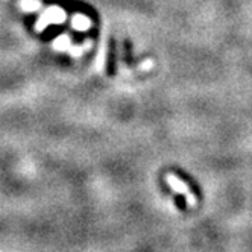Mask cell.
<instances>
[{
  "instance_id": "6da1fadb",
  "label": "cell",
  "mask_w": 252,
  "mask_h": 252,
  "mask_svg": "<svg viewBox=\"0 0 252 252\" xmlns=\"http://www.w3.org/2000/svg\"><path fill=\"white\" fill-rule=\"evenodd\" d=\"M167 183L176 190V191H179V193H184L189 199H190V202H194V197H193V194H191V191H190V189L181 181V179H178L175 175H169L167 176Z\"/></svg>"
}]
</instances>
